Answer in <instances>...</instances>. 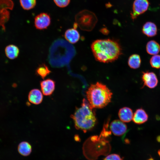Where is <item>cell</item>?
Segmentation results:
<instances>
[{"label":"cell","instance_id":"1","mask_svg":"<svg viewBox=\"0 0 160 160\" xmlns=\"http://www.w3.org/2000/svg\"><path fill=\"white\" fill-rule=\"evenodd\" d=\"M91 48L96 60L103 63L114 61L121 54L119 43L110 39L95 40L92 43Z\"/></svg>","mask_w":160,"mask_h":160},{"label":"cell","instance_id":"2","mask_svg":"<svg viewBox=\"0 0 160 160\" xmlns=\"http://www.w3.org/2000/svg\"><path fill=\"white\" fill-rule=\"evenodd\" d=\"M93 108L88 102L84 99L83 100L81 106L77 108L71 116L77 129L86 132L94 127L96 119Z\"/></svg>","mask_w":160,"mask_h":160},{"label":"cell","instance_id":"3","mask_svg":"<svg viewBox=\"0 0 160 160\" xmlns=\"http://www.w3.org/2000/svg\"><path fill=\"white\" fill-rule=\"evenodd\" d=\"M112 95L105 85L99 82L92 84L86 92L88 102L93 108H101L110 102Z\"/></svg>","mask_w":160,"mask_h":160},{"label":"cell","instance_id":"4","mask_svg":"<svg viewBox=\"0 0 160 160\" xmlns=\"http://www.w3.org/2000/svg\"><path fill=\"white\" fill-rule=\"evenodd\" d=\"M75 23L81 30L90 31L94 28L98 19L95 14L87 9L78 12L75 16Z\"/></svg>","mask_w":160,"mask_h":160},{"label":"cell","instance_id":"5","mask_svg":"<svg viewBox=\"0 0 160 160\" xmlns=\"http://www.w3.org/2000/svg\"><path fill=\"white\" fill-rule=\"evenodd\" d=\"M150 4L149 0H135L132 11L130 13L132 20H135L139 16L146 11Z\"/></svg>","mask_w":160,"mask_h":160},{"label":"cell","instance_id":"6","mask_svg":"<svg viewBox=\"0 0 160 160\" xmlns=\"http://www.w3.org/2000/svg\"><path fill=\"white\" fill-rule=\"evenodd\" d=\"M50 23V17L47 13H41L35 18L34 25L38 29L42 30L46 29Z\"/></svg>","mask_w":160,"mask_h":160},{"label":"cell","instance_id":"7","mask_svg":"<svg viewBox=\"0 0 160 160\" xmlns=\"http://www.w3.org/2000/svg\"><path fill=\"white\" fill-rule=\"evenodd\" d=\"M110 129L114 135L120 136L126 132L127 130V127L123 122L121 120H116L111 123Z\"/></svg>","mask_w":160,"mask_h":160},{"label":"cell","instance_id":"8","mask_svg":"<svg viewBox=\"0 0 160 160\" xmlns=\"http://www.w3.org/2000/svg\"><path fill=\"white\" fill-rule=\"evenodd\" d=\"M142 80L144 86L150 88H153L157 85L158 80L156 74L153 72H143Z\"/></svg>","mask_w":160,"mask_h":160},{"label":"cell","instance_id":"9","mask_svg":"<svg viewBox=\"0 0 160 160\" xmlns=\"http://www.w3.org/2000/svg\"><path fill=\"white\" fill-rule=\"evenodd\" d=\"M40 85L42 93L45 96H49L54 92L55 82L50 79H47L40 82Z\"/></svg>","mask_w":160,"mask_h":160},{"label":"cell","instance_id":"10","mask_svg":"<svg viewBox=\"0 0 160 160\" xmlns=\"http://www.w3.org/2000/svg\"><path fill=\"white\" fill-rule=\"evenodd\" d=\"M148 116L145 110L142 108L137 109L134 113L132 120L137 124H140L148 120Z\"/></svg>","mask_w":160,"mask_h":160},{"label":"cell","instance_id":"11","mask_svg":"<svg viewBox=\"0 0 160 160\" xmlns=\"http://www.w3.org/2000/svg\"><path fill=\"white\" fill-rule=\"evenodd\" d=\"M43 99L42 94L38 89H32L29 93L28 99L29 101L32 104H39L42 102Z\"/></svg>","mask_w":160,"mask_h":160},{"label":"cell","instance_id":"12","mask_svg":"<svg viewBox=\"0 0 160 160\" xmlns=\"http://www.w3.org/2000/svg\"><path fill=\"white\" fill-rule=\"evenodd\" d=\"M142 31L148 37L155 36L157 33V29L156 25L152 22H147L143 25Z\"/></svg>","mask_w":160,"mask_h":160},{"label":"cell","instance_id":"13","mask_svg":"<svg viewBox=\"0 0 160 160\" xmlns=\"http://www.w3.org/2000/svg\"><path fill=\"white\" fill-rule=\"evenodd\" d=\"M118 115L120 120L123 122H129L132 119L133 115L130 108L124 107L119 110Z\"/></svg>","mask_w":160,"mask_h":160},{"label":"cell","instance_id":"14","mask_svg":"<svg viewBox=\"0 0 160 160\" xmlns=\"http://www.w3.org/2000/svg\"><path fill=\"white\" fill-rule=\"evenodd\" d=\"M64 37L69 42L75 44L78 41L80 36L78 31L74 28L67 29L65 33Z\"/></svg>","mask_w":160,"mask_h":160},{"label":"cell","instance_id":"15","mask_svg":"<svg viewBox=\"0 0 160 160\" xmlns=\"http://www.w3.org/2000/svg\"><path fill=\"white\" fill-rule=\"evenodd\" d=\"M32 150V146L28 142H22L19 143L18 146V152L23 156H29L31 153Z\"/></svg>","mask_w":160,"mask_h":160},{"label":"cell","instance_id":"16","mask_svg":"<svg viewBox=\"0 0 160 160\" xmlns=\"http://www.w3.org/2000/svg\"><path fill=\"white\" fill-rule=\"evenodd\" d=\"M19 51L18 47L13 44L7 46L5 49L6 56L10 59H14L17 58L19 55Z\"/></svg>","mask_w":160,"mask_h":160},{"label":"cell","instance_id":"17","mask_svg":"<svg viewBox=\"0 0 160 160\" xmlns=\"http://www.w3.org/2000/svg\"><path fill=\"white\" fill-rule=\"evenodd\" d=\"M146 51L148 53L151 55L157 54L160 51L159 44L154 40L148 41L146 46Z\"/></svg>","mask_w":160,"mask_h":160},{"label":"cell","instance_id":"18","mask_svg":"<svg viewBox=\"0 0 160 160\" xmlns=\"http://www.w3.org/2000/svg\"><path fill=\"white\" fill-rule=\"evenodd\" d=\"M141 60L140 56L136 54L131 55L129 57L128 63L129 67L132 69H137L140 65Z\"/></svg>","mask_w":160,"mask_h":160},{"label":"cell","instance_id":"19","mask_svg":"<svg viewBox=\"0 0 160 160\" xmlns=\"http://www.w3.org/2000/svg\"><path fill=\"white\" fill-rule=\"evenodd\" d=\"M51 73L48 66L44 63L41 64L37 67L36 73L42 79H44Z\"/></svg>","mask_w":160,"mask_h":160},{"label":"cell","instance_id":"20","mask_svg":"<svg viewBox=\"0 0 160 160\" xmlns=\"http://www.w3.org/2000/svg\"><path fill=\"white\" fill-rule=\"evenodd\" d=\"M20 1L22 8L26 10L33 9L36 4V0H20Z\"/></svg>","mask_w":160,"mask_h":160},{"label":"cell","instance_id":"21","mask_svg":"<svg viewBox=\"0 0 160 160\" xmlns=\"http://www.w3.org/2000/svg\"><path fill=\"white\" fill-rule=\"evenodd\" d=\"M151 66L155 68H160V55H156L153 56L150 60Z\"/></svg>","mask_w":160,"mask_h":160},{"label":"cell","instance_id":"22","mask_svg":"<svg viewBox=\"0 0 160 160\" xmlns=\"http://www.w3.org/2000/svg\"><path fill=\"white\" fill-rule=\"evenodd\" d=\"M54 1L58 7H64L67 6L69 4L70 0H53Z\"/></svg>","mask_w":160,"mask_h":160},{"label":"cell","instance_id":"23","mask_svg":"<svg viewBox=\"0 0 160 160\" xmlns=\"http://www.w3.org/2000/svg\"><path fill=\"white\" fill-rule=\"evenodd\" d=\"M103 160H122V159L118 154H112L107 156Z\"/></svg>","mask_w":160,"mask_h":160},{"label":"cell","instance_id":"24","mask_svg":"<svg viewBox=\"0 0 160 160\" xmlns=\"http://www.w3.org/2000/svg\"><path fill=\"white\" fill-rule=\"evenodd\" d=\"M157 140L158 142H160V136H158L157 138Z\"/></svg>","mask_w":160,"mask_h":160}]
</instances>
